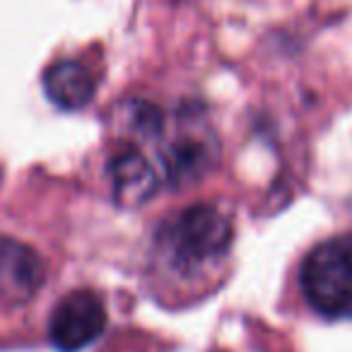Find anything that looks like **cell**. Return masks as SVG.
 Wrapping results in <instances>:
<instances>
[{"mask_svg": "<svg viewBox=\"0 0 352 352\" xmlns=\"http://www.w3.org/2000/svg\"><path fill=\"white\" fill-rule=\"evenodd\" d=\"M232 225L208 203L184 208L166 217L157 232V251L176 273L191 275L208 268L230 251Z\"/></svg>", "mask_w": 352, "mask_h": 352, "instance_id": "1", "label": "cell"}, {"mask_svg": "<svg viewBox=\"0 0 352 352\" xmlns=\"http://www.w3.org/2000/svg\"><path fill=\"white\" fill-rule=\"evenodd\" d=\"M307 304L326 318H352V234L333 236L309 251L299 268Z\"/></svg>", "mask_w": 352, "mask_h": 352, "instance_id": "2", "label": "cell"}, {"mask_svg": "<svg viewBox=\"0 0 352 352\" xmlns=\"http://www.w3.org/2000/svg\"><path fill=\"white\" fill-rule=\"evenodd\" d=\"M107 328V307L92 289H73L54 307L49 318L51 345L58 352H80Z\"/></svg>", "mask_w": 352, "mask_h": 352, "instance_id": "3", "label": "cell"}, {"mask_svg": "<svg viewBox=\"0 0 352 352\" xmlns=\"http://www.w3.org/2000/svg\"><path fill=\"white\" fill-rule=\"evenodd\" d=\"M157 142H160L162 179L176 188L196 184L212 169L217 160L215 138L208 131L198 133L196 128H184L174 138H164L162 131Z\"/></svg>", "mask_w": 352, "mask_h": 352, "instance_id": "4", "label": "cell"}, {"mask_svg": "<svg viewBox=\"0 0 352 352\" xmlns=\"http://www.w3.org/2000/svg\"><path fill=\"white\" fill-rule=\"evenodd\" d=\"M46 265L32 246L0 236V299L6 304H27L41 289Z\"/></svg>", "mask_w": 352, "mask_h": 352, "instance_id": "5", "label": "cell"}, {"mask_svg": "<svg viewBox=\"0 0 352 352\" xmlns=\"http://www.w3.org/2000/svg\"><path fill=\"white\" fill-rule=\"evenodd\" d=\"M107 176L111 182L113 201L126 208H138L147 203L160 186V171L147 160L145 152L133 145L109 157Z\"/></svg>", "mask_w": 352, "mask_h": 352, "instance_id": "6", "label": "cell"}, {"mask_svg": "<svg viewBox=\"0 0 352 352\" xmlns=\"http://www.w3.org/2000/svg\"><path fill=\"white\" fill-rule=\"evenodd\" d=\"M97 89L92 70L78 60H58L44 73V92L63 111H78L87 107Z\"/></svg>", "mask_w": 352, "mask_h": 352, "instance_id": "7", "label": "cell"}]
</instances>
